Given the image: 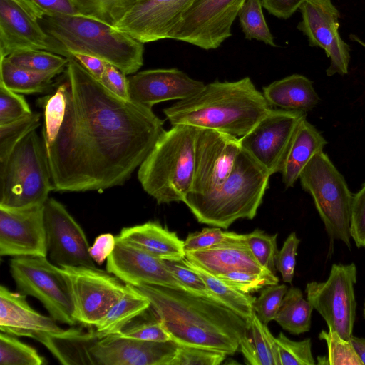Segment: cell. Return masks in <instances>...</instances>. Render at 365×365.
I'll return each instance as SVG.
<instances>
[{
  "mask_svg": "<svg viewBox=\"0 0 365 365\" xmlns=\"http://www.w3.org/2000/svg\"><path fill=\"white\" fill-rule=\"evenodd\" d=\"M63 120L46 148L54 189L104 190L123 185L164 131L152 108L123 99L69 57Z\"/></svg>",
  "mask_w": 365,
  "mask_h": 365,
  "instance_id": "1",
  "label": "cell"
},
{
  "mask_svg": "<svg viewBox=\"0 0 365 365\" xmlns=\"http://www.w3.org/2000/svg\"><path fill=\"white\" fill-rule=\"evenodd\" d=\"M178 345L233 355L239 350L247 320L212 298L160 285L135 287Z\"/></svg>",
  "mask_w": 365,
  "mask_h": 365,
  "instance_id": "2",
  "label": "cell"
},
{
  "mask_svg": "<svg viewBox=\"0 0 365 365\" xmlns=\"http://www.w3.org/2000/svg\"><path fill=\"white\" fill-rule=\"evenodd\" d=\"M272 109L249 77L205 84L197 93L163 109L172 125H187L241 138Z\"/></svg>",
  "mask_w": 365,
  "mask_h": 365,
  "instance_id": "3",
  "label": "cell"
},
{
  "mask_svg": "<svg viewBox=\"0 0 365 365\" xmlns=\"http://www.w3.org/2000/svg\"><path fill=\"white\" fill-rule=\"evenodd\" d=\"M38 21L66 58L71 53L93 56L125 75L135 73L143 64L144 43L114 26L81 14L45 16Z\"/></svg>",
  "mask_w": 365,
  "mask_h": 365,
  "instance_id": "4",
  "label": "cell"
},
{
  "mask_svg": "<svg viewBox=\"0 0 365 365\" xmlns=\"http://www.w3.org/2000/svg\"><path fill=\"white\" fill-rule=\"evenodd\" d=\"M270 176L241 148L222 185L205 193L190 192L183 202L199 222L227 229L239 219L255 217Z\"/></svg>",
  "mask_w": 365,
  "mask_h": 365,
  "instance_id": "5",
  "label": "cell"
},
{
  "mask_svg": "<svg viewBox=\"0 0 365 365\" xmlns=\"http://www.w3.org/2000/svg\"><path fill=\"white\" fill-rule=\"evenodd\" d=\"M196 132L181 124L164 130L138 168L142 187L158 204L183 202L191 192Z\"/></svg>",
  "mask_w": 365,
  "mask_h": 365,
  "instance_id": "6",
  "label": "cell"
},
{
  "mask_svg": "<svg viewBox=\"0 0 365 365\" xmlns=\"http://www.w3.org/2000/svg\"><path fill=\"white\" fill-rule=\"evenodd\" d=\"M51 190L55 189L46 146L34 130L0 162V207L17 209L43 205Z\"/></svg>",
  "mask_w": 365,
  "mask_h": 365,
  "instance_id": "7",
  "label": "cell"
},
{
  "mask_svg": "<svg viewBox=\"0 0 365 365\" xmlns=\"http://www.w3.org/2000/svg\"><path fill=\"white\" fill-rule=\"evenodd\" d=\"M302 189L312 197L331 240L351 247L350 224L354 194L343 175L324 151L317 153L300 173Z\"/></svg>",
  "mask_w": 365,
  "mask_h": 365,
  "instance_id": "8",
  "label": "cell"
},
{
  "mask_svg": "<svg viewBox=\"0 0 365 365\" xmlns=\"http://www.w3.org/2000/svg\"><path fill=\"white\" fill-rule=\"evenodd\" d=\"M10 272L19 292L39 300L56 322H78L70 287L62 267L46 257H13Z\"/></svg>",
  "mask_w": 365,
  "mask_h": 365,
  "instance_id": "9",
  "label": "cell"
},
{
  "mask_svg": "<svg viewBox=\"0 0 365 365\" xmlns=\"http://www.w3.org/2000/svg\"><path fill=\"white\" fill-rule=\"evenodd\" d=\"M354 263L334 264L325 282H311L306 286L307 299L326 322L329 329L349 340L356 318V302Z\"/></svg>",
  "mask_w": 365,
  "mask_h": 365,
  "instance_id": "10",
  "label": "cell"
},
{
  "mask_svg": "<svg viewBox=\"0 0 365 365\" xmlns=\"http://www.w3.org/2000/svg\"><path fill=\"white\" fill-rule=\"evenodd\" d=\"M246 0H192L169 35L205 50L232 36V26Z\"/></svg>",
  "mask_w": 365,
  "mask_h": 365,
  "instance_id": "11",
  "label": "cell"
},
{
  "mask_svg": "<svg viewBox=\"0 0 365 365\" xmlns=\"http://www.w3.org/2000/svg\"><path fill=\"white\" fill-rule=\"evenodd\" d=\"M307 113L272 108L240 139L241 148L270 175L281 173L297 129Z\"/></svg>",
  "mask_w": 365,
  "mask_h": 365,
  "instance_id": "12",
  "label": "cell"
},
{
  "mask_svg": "<svg viewBox=\"0 0 365 365\" xmlns=\"http://www.w3.org/2000/svg\"><path fill=\"white\" fill-rule=\"evenodd\" d=\"M78 323L94 327L118 302L127 284L108 271L84 266L63 267Z\"/></svg>",
  "mask_w": 365,
  "mask_h": 365,
  "instance_id": "13",
  "label": "cell"
},
{
  "mask_svg": "<svg viewBox=\"0 0 365 365\" xmlns=\"http://www.w3.org/2000/svg\"><path fill=\"white\" fill-rule=\"evenodd\" d=\"M299 9L302 20L297 29L310 46L322 48L330 59L327 75L347 74L350 48L339 33L340 13L331 0H306Z\"/></svg>",
  "mask_w": 365,
  "mask_h": 365,
  "instance_id": "14",
  "label": "cell"
},
{
  "mask_svg": "<svg viewBox=\"0 0 365 365\" xmlns=\"http://www.w3.org/2000/svg\"><path fill=\"white\" fill-rule=\"evenodd\" d=\"M43 220L47 256L52 263L60 267H96L83 229L61 202L48 197L43 204Z\"/></svg>",
  "mask_w": 365,
  "mask_h": 365,
  "instance_id": "15",
  "label": "cell"
},
{
  "mask_svg": "<svg viewBox=\"0 0 365 365\" xmlns=\"http://www.w3.org/2000/svg\"><path fill=\"white\" fill-rule=\"evenodd\" d=\"M240 150L239 138L216 130L197 128L190 192L205 193L222 185L232 171Z\"/></svg>",
  "mask_w": 365,
  "mask_h": 365,
  "instance_id": "16",
  "label": "cell"
},
{
  "mask_svg": "<svg viewBox=\"0 0 365 365\" xmlns=\"http://www.w3.org/2000/svg\"><path fill=\"white\" fill-rule=\"evenodd\" d=\"M0 255L47 257L43 205L0 207Z\"/></svg>",
  "mask_w": 365,
  "mask_h": 365,
  "instance_id": "17",
  "label": "cell"
},
{
  "mask_svg": "<svg viewBox=\"0 0 365 365\" xmlns=\"http://www.w3.org/2000/svg\"><path fill=\"white\" fill-rule=\"evenodd\" d=\"M178 346L173 340L145 341L115 334L97 339L89 353L96 365H171Z\"/></svg>",
  "mask_w": 365,
  "mask_h": 365,
  "instance_id": "18",
  "label": "cell"
},
{
  "mask_svg": "<svg viewBox=\"0 0 365 365\" xmlns=\"http://www.w3.org/2000/svg\"><path fill=\"white\" fill-rule=\"evenodd\" d=\"M192 0H136L115 27L143 43L169 38Z\"/></svg>",
  "mask_w": 365,
  "mask_h": 365,
  "instance_id": "19",
  "label": "cell"
},
{
  "mask_svg": "<svg viewBox=\"0 0 365 365\" xmlns=\"http://www.w3.org/2000/svg\"><path fill=\"white\" fill-rule=\"evenodd\" d=\"M106 259V271L127 284L160 285L187 290L165 266L163 259L118 238Z\"/></svg>",
  "mask_w": 365,
  "mask_h": 365,
  "instance_id": "20",
  "label": "cell"
},
{
  "mask_svg": "<svg viewBox=\"0 0 365 365\" xmlns=\"http://www.w3.org/2000/svg\"><path fill=\"white\" fill-rule=\"evenodd\" d=\"M130 101L152 108L158 103L189 98L205 86L178 68L143 71L128 77Z\"/></svg>",
  "mask_w": 365,
  "mask_h": 365,
  "instance_id": "21",
  "label": "cell"
},
{
  "mask_svg": "<svg viewBox=\"0 0 365 365\" xmlns=\"http://www.w3.org/2000/svg\"><path fill=\"white\" fill-rule=\"evenodd\" d=\"M44 50L61 55V50L39 21L12 0H0V58L22 50Z\"/></svg>",
  "mask_w": 365,
  "mask_h": 365,
  "instance_id": "22",
  "label": "cell"
},
{
  "mask_svg": "<svg viewBox=\"0 0 365 365\" xmlns=\"http://www.w3.org/2000/svg\"><path fill=\"white\" fill-rule=\"evenodd\" d=\"M185 258L215 277L234 271L262 272L268 270L262 267L252 254L245 234L235 232H227L224 240L210 247L185 252Z\"/></svg>",
  "mask_w": 365,
  "mask_h": 365,
  "instance_id": "23",
  "label": "cell"
},
{
  "mask_svg": "<svg viewBox=\"0 0 365 365\" xmlns=\"http://www.w3.org/2000/svg\"><path fill=\"white\" fill-rule=\"evenodd\" d=\"M25 295L0 287V331L13 336L38 340L48 334H58L65 329L56 321L34 309Z\"/></svg>",
  "mask_w": 365,
  "mask_h": 365,
  "instance_id": "24",
  "label": "cell"
},
{
  "mask_svg": "<svg viewBox=\"0 0 365 365\" xmlns=\"http://www.w3.org/2000/svg\"><path fill=\"white\" fill-rule=\"evenodd\" d=\"M117 237L166 260L185 258L184 241L157 222L124 227Z\"/></svg>",
  "mask_w": 365,
  "mask_h": 365,
  "instance_id": "25",
  "label": "cell"
},
{
  "mask_svg": "<svg viewBox=\"0 0 365 365\" xmlns=\"http://www.w3.org/2000/svg\"><path fill=\"white\" fill-rule=\"evenodd\" d=\"M262 93L270 106L307 113L319 103L313 82L301 74H292L263 87Z\"/></svg>",
  "mask_w": 365,
  "mask_h": 365,
  "instance_id": "26",
  "label": "cell"
},
{
  "mask_svg": "<svg viewBox=\"0 0 365 365\" xmlns=\"http://www.w3.org/2000/svg\"><path fill=\"white\" fill-rule=\"evenodd\" d=\"M328 143L322 133L307 120L299 123L281 171L286 188L292 187L302 170Z\"/></svg>",
  "mask_w": 365,
  "mask_h": 365,
  "instance_id": "27",
  "label": "cell"
},
{
  "mask_svg": "<svg viewBox=\"0 0 365 365\" xmlns=\"http://www.w3.org/2000/svg\"><path fill=\"white\" fill-rule=\"evenodd\" d=\"M97 339L95 330L84 332L80 329H69L45 334L37 341L62 364H93L89 348Z\"/></svg>",
  "mask_w": 365,
  "mask_h": 365,
  "instance_id": "28",
  "label": "cell"
},
{
  "mask_svg": "<svg viewBox=\"0 0 365 365\" xmlns=\"http://www.w3.org/2000/svg\"><path fill=\"white\" fill-rule=\"evenodd\" d=\"M239 350L249 365H281L275 337L255 311L247 320Z\"/></svg>",
  "mask_w": 365,
  "mask_h": 365,
  "instance_id": "29",
  "label": "cell"
},
{
  "mask_svg": "<svg viewBox=\"0 0 365 365\" xmlns=\"http://www.w3.org/2000/svg\"><path fill=\"white\" fill-rule=\"evenodd\" d=\"M150 307V303L145 296L135 287L127 284L123 296L94 327L96 335L101 339L120 334L130 321Z\"/></svg>",
  "mask_w": 365,
  "mask_h": 365,
  "instance_id": "30",
  "label": "cell"
},
{
  "mask_svg": "<svg viewBox=\"0 0 365 365\" xmlns=\"http://www.w3.org/2000/svg\"><path fill=\"white\" fill-rule=\"evenodd\" d=\"M313 309L302 291L292 287L285 294L274 320L292 334H303L310 329Z\"/></svg>",
  "mask_w": 365,
  "mask_h": 365,
  "instance_id": "31",
  "label": "cell"
},
{
  "mask_svg": "<svg viewBox=\"0 0 365 365\" xmlns=\"http://www.w3.org/2000/svg\"><path fill=\"white\" fill-rule=\"evenodd\" d=\"M0 82L10 90L24 94L43 93L51 86L59 72H36L18 67L0 58Z\"/></svg>",
  "mask_w": 365,
  "mask_h": 365,
  "instance_id": "32",
  "label": "cell"
},
{
  "mask_svg": "<svg viewBox=\"0 0 365 365\" xmlns=\"http://www.w3.org/2000/svg\"><path fill=\"white\" fill-rule=\"evenodd\" d=\"M184 260L189 267L199 274L210 291L221 302L245 319H248L252 316L254 312L252 304L255 297L250 294H244L237 290L218 277L210 274L197 264L188 260L185 257Z\"/></svg>",
  "mask_w": 365,
  "mask_h": 365,
  "instance_id": "33",
  "label": "cell"
},
{
  "mask_svg": "<svg viewBox=\"0 0 365 365\" xmlns=\"http://www.w3.org/2000/svg\"><path fill=\"white\" fill-rule=\"evenodd\" d=\"M14 65L36 72L65 71L68 58L44 50H22L6 57Z\"/></svg>",
  "mask_w": 365,
  "mask_h": 365,
  "instance_id": "34",
  "label": "cell"
},
{
  "mask_svg": "<svg viewBox=\"0 0 365 365\" xmlns=\"http://www.w3.org/2000/svg\"><path fill=\"white\" fill-rule=\"evenodd\" d=\"M237 16L246 39H255L277 46L264 17L261 0H246Z\"/></svg>",
  "mask_w": 365,
  "mask_h": 365,
  "instance_id": "35",
  "label": "cell"
},
{
  "mask_svg": "<svg viewBox=\"0 0 365 365\" xmlns=\"http://www.w3.org/2000/svg\"><path fill=\"white\" fill-rule=\"evenodd\" d=\"M70 1L80 14L115 26L136 0Z\"/></svg>",
  "mask_w": 365,
  "mask_h": 365,
  "instance_id": "36",
  "label": "cell"
},
{
  "mask_svg": "<svg viewBox=\"0 0 365 365\" xmlns=\"http://www.w3.org/2000/svg\"><path fill=\"white\" fill-rule=\"evenodd\" d=\"M120 334L145 341L171 340L169 333L151 307L130 321Z\"/></svg>",
  "mask_w": 365,
  "mask_h": 365,
  "instance_id": "37",
  "label": "cell"
},
{
  "mask_svg": "<svg viewBox=\"0 0 365 365\" xmlns=\"http://www.w3.org/2000/svg\"><path fill=\"white\" fill-rule=\"evenodd\" d=\"M319 339L326 341L327 356H318L317 364L362 365L350 341L341 337L336 331L322 330Z\"/></svg>",
  "mask_w": 365,
  "mask_h": 365,
  "instance_id": "38",
  "label": "cell"
},
{
  "mask_svg": "<svg viewBox=\"0 0 365 365\" xmlns=\"http://www.w3.org/2000/svg\"><path fill=\"white\" fill-rule=\"evenodd\" d=\"M45 359L31 346L21 342L11 334L1 331V365H43Z\"/></svg>",
  "mask_w": 365,
  "mask_h": 365,
  "instance_id": "39",
  "label": "cell"
},
{
  "mask_svg": "<svg viewBox=\"0 0 365 365\" xmlns=\"http://www.w3.org/2000/svg\"><path fill=\"white\" fill-rule=\"evenodd\" d=\"M66 106V84L61 83L44 105L42 138L46 148L53 142L64 118Z\"/></svg>",
  "mask_w": 365,
  "mask_h": 365,
  "instance_id": "40",
  "label": "cell"
},
{
  "mask_svg": "<svg viewBox=\"0 0 365 365\" xmlns=\"http://www.w3.org/2000/svg\"><path fill=\"white\" fill-rule=\"evenodd\" d=\"M41 114L32 113L11 123L0 125V162L6 160L17 143L41 125Z\"/></svg>",
  "mask_w": 365,
  "mask_h": 365,
  "instance_id": "41",
  "label": "cell"
},
{
  "mask_svg": "<svg viewBox=\"0 0 365 365\" xmlns=\"http://www.w3.org/2000/svg\"><path fill=\"white\" fill-rule=\"evenodd\" d=\"M245 235L247 244L257 262L264 269L275 274V260L278 252L277 234L269 235L256 229Z\"/></svg>",
  "mask_w": 365,
  "mask_h": 365,
  "instance_id": "42",
  "label": "cell"
},
{
  "mask_svg": "<svg viewBox=\"0 0 365 365\" xmlns=\"http://www.w3.org/2000/svg\"><path fill=\"white\" fill-rule=\"evenodd\" d=\"M217 277L237 290L250 294L268 285L279 282V278L269 270L262 272L234 271L218 275Z\"/></svg>",
  "mask_w": 365,
  "mask_h": 365,
  "instance_id": "43",
  "label": "cell"
},
{
  "mask_svg": "<svg viewBox=\"0 0 365 365\" xmlns=\"http://www.w3.org/2000/svg\"><path fill=\"white\" fill-rule=\"evenodd\" d=\"M281 365H314L315 360L312 353L309 338L293 341L280 332L275 337Z\"/></svg>",
  "mask_w": 365,
  "mask_h": 365,
  "instance_id": "44",
  "label": "cell"
},
{
  "mask_svg": "<svg viewBox=\"0 0 365 365\" xmlns=\"http://www.w3.org/2000/svg\"><path fill=\"white\" fill-rule=\"evenodd\" d=\"M287 290V286L284 284L268 285L262 289L258 297H255L252 307L264 324L267 325L274 320Z\"/></svg>",
  "mask_w": 365,
  "mask_h": 365,
  "instance_id": "45",
  "label": "cell"
},
{
  "mask_svg": "<svg viewBox=\"0 0 365 365\" xmlns=\"http://www.w3.org/2000/svg\"><path fill=\"white\" fill-rule=\"evenodd\" d=\"M163 262L169 271L187 290L221 302L210 291L199 274L185 263L184 258L178 260L163 259Z\"/></svg>",
  "mask_w": 365,
  "mask_h": 365,
  "instance_id": "46",
  "label": "cell"
},
{
  "mask_svg": "<svg viewBox=\"0 0 365 365\" xmlns=\"http://www.w3.org/2000/svg\"><path fill=\"white\" fill-rule=\"evenodd\" d=\"M24 97L0 82V125H5L31 114Z\"/></svg>",
  "mask_w": 365,
  "mask_h": 365,
  "instance_id": "47",
  "label": "cell"
},
{
  "mask_svg": "<svg viewBox=\"0 0 365 365\" xmlns=\"http://www.w3.org/2000/svg\"><path fill=\"white\" fill-rule=\"evenodd\" d=\"M226 356L224 353L210 349L178 345L171 365H219Z\"/></svg>",
  "mask_w": 365,
  "mask_h": 365,
  "instance_id": "48",
  "label": "cell"
},
{
  "mask_svg": "<svg viewBox=\"0 0 365 365\" xmlns=\"http://www.w3.org/2000/svg\"><path fill=\"white\" fill-rule=\"evenodd\" d=\"M300 240L295 232H292L285 240L282 249L278 251L275 267L284 282L292 283L294 275L296 256Z\"/></svg>",
  "mask_w": 365,
  "mask_h": 365,
  "instance_id": "49",
  "label": "cell"
},
{
  "mask_svg": "<svg viewBox=\"0 0 365 365\" xmlns=\"http://www.w3.org/2000/svg\"><path fill=\"white\" fill-rule=\"evenodd\" d=\"M350 232L356 247L365 249V182L354 194Z\"/></svg>",
  "mask_w": 365,
  "mask_h": 365,
  "instance_id": "50",
  "label": "cell"
},
{
  "mask_svg": "<svg viewBox=\"0 0 365 365\" xmlns=\"http://www.w3.org/2000/svg\"><path fill=\"white\" fill-rule=\"evenodd\" d=\"M227 232L222 231L220 227H206L200 232L190 233L184 240L185 252L197 251L215 245L227 237Z\"/></svg>",
  "mask_w": 365,
  "mask_h": 365,
  "instance_id": "51",
  "label": "cell"
},
{
  "mask_svg": "<svg viewBox=\"0 0 365 365\" xmlns=\"http://www.w3.org/2000/svg\"><path fill=\"white\" fill-rule=\"evenodd\" d=\"M36 13L38 20L45 16L79 15L70 0H26Z\"/></svg>",
  "mask_w": 365,
  "mask_h": 365,
  "instance_id": "52",
  "label": "cell"
},
{
  "mask_svg": "<svg viewBox=\"0 0 365 365\" xmlns=\"http://www.w3.org/2000/svg\"><path fill=\"white\" fill-rule=\"evenodd\" d=\"M101 82L119 97L130 100L128 92V78L116 66L106 63V70Z\"/></svg>",
  "mask_w": 365,
  "mask_h": 365,
  "instance_id": "53",
  "label": "cell"
},
{
  "mask_svg": "<svg viewBox=\"0 0 365 365\" xmlns=\"http://www.w3.org/2000/svg\"><path fill=\"white\" fill-rule=\"evenodd\" d=\"M116 237L110 233L98 236L89 248V253L93 261L99 265L102 264L113 252Z\"/></svg>",
  "mask_w": 365,
  "mask_h": 365,
  "instance_id": "54",
  "label": "cell"
},
{
  "mask_svg": "<svg viewBox=\"0 0 365 365\" xmlns=\"http://www.w3.org/2000/svg\"><path fill=\"white\" fill-rule=\"evenodd\" d=\"M269 14L287 19L300 7L306 0H261Z\"/></svg>",
  "mask_w": 365,
  "mask_h": 365,
  "instance_id": "55",
  "label": "cell"
},
{
  "mask_svg": "<svg viewBox=\"0 0 365 365\" xmlns=\"http://www.w3.org/2000/svg\"><path fill=\"white\" fill-rule=\"evenodd\" d=\"M69 57L77 60L90 73L100 81L102 80L106 62L102 59L81 53H71ZM68 57V58H69Z\"/></svg>",
  "mask_w": 365,
  "mask_h": 365,
  "instance_id": "56",
  "label": "cell"
},
{
  "mask_svg": "<svg viewBox=\"0 0 365 365\" xmlns=\"http://www.w3.org/2000/svg\"><path fill=\"white\" fill-rule=\"evenodd\" d=\"M350 341L362 365H365V339L352 335L350 338Z\"/></svg>",
  "mask_w": 365,
  "mask_h": 365,
  "instance_id": "57",
  "label": "cell"
},
{
  "mask_svg": "<svg viewBox=\"0 0 365 365\" xmlns=\"http://www.w3.org/2000/svg\"><path fill=\"white\" fill-rule=\"evenodd\" d=\"M349 37L352 41H356V43L361 44L363 47L365 48V43L361 39H360L357 36L354 34H351Z\"/></svg>",
  "mask_w": 365,
  "mask_h": 365,
  "instance_id": "58",
  "label": "cell"
},
{
  "mask_svg": "<svg viewBox=\"0 0 365 365\" xmlns=\"http://www.w3.org/2000/svg\"><path fill=\"white\" fill-rule=\"evenodd\" d=\"M364 317L365 318V302L364 305V310H363Z\"/></svg>",
  "mask_w": 365,
  "mask_h": 365,
  "instance_id": "59",
  "label": "cell"
}]
</instances>
